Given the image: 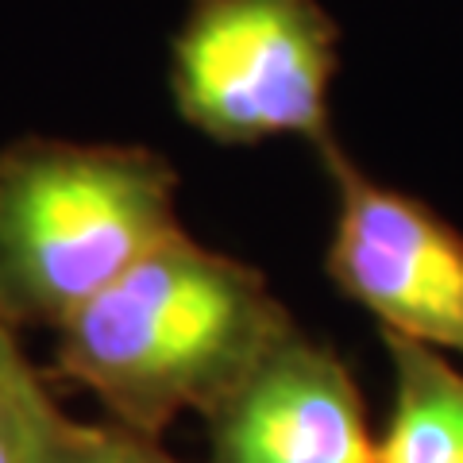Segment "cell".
<instances>
[{
	"label": "cell",
	"instance_id": "4",
	"mask_svg": "<svg viewBox=\"0 0 463 463\" xmlns=\"http://www.w3.org/2000/svg\"><path fill=\"white\" fill-rule=\"evenodd\" d=\"M317 158L336 194L325 248L336 294L367 309L379 332L463 359V232L421 197L367 174L340 139Z\"/></svg>",
	"mask_w": 463,
	"mask_h": 463
},
{
	"label": "cell",
	"instance_id": "9",
	"mask_svg": "<svg viewBox=\"0 0 463 463\" xmlns=\"http://www.w3.org/2000/svg\"><path fill=\"white\" fill-rule=\"evenodd\" d=\"M139 463H182V459H174L170 452H163V444L158 440H139Z\"/></svg>",
	"mask_w": 463,
	"mask_h": 463
},
{
	"label": "cell",
	"instance_id": "1",
	"mask_svg": "<svg viewBox=\"0 0 463 463\" xmlns=\"http://www.w3.org/2000/svg\"><path fill=\"white\" fill-rule=\"evenodd\" d=\"M294 328L263 270L182 228L54 328V371L158 440L182 413L209 417Z\"/></svg>",
	"mask_w": 463,
	"mask_h": 463
},
{
	"label": "cell",
	"instance_id": "2",
	"mask_svg": "<svg viewBox=\"0 0 463 463\" xmlns=\"http://www.w3.org/2000/svg\"><path fill=\"white\" fill-rule=\"evenodd\" d=\"M178 216V170L139 143L24 136L0 151V321L62 328L155 251Z\"/></svg>",
	"mask_w": 463,
	"mask_h": 463
},
{
	"label": "cell",
	"instance_id": "8",
	"mask_svg": "<svg viewBox=\"0 0 463 463\" xmlns=\"http://www.w3.org/2000/svg\"><path fill=\"white\" fill-rule=\"evenodd\" d=\"M139 440L132 432L109 425L74 421L39 463H139Z\"/></svg>",
	"mask_w": 463,
	"mask_h": 463
},
{
	"label": "cell",
	"instance_id": "7",
	"mask_svg": "<svg viewBox=\"0 0 463 463\" xmlns=\"http://www.w3.org/2000/svg\"><path fill=\"white\" fill-rule=\"evenodd\" d=\"M74 425L32 359L20 332L0 321V463H39Z\"/></svg>",
	"mask_w": 463,
	"mask_h": 463
},
{
	"label": "cell",
	"instance_id": "5",
	"mask_svg": "<svg viewBox=\"0 0 463 463\" xmlns=\"http://www.w3.org/2000/svg\"><path fill=\"white\" fill-rule=\"evenodd\" d=\"M205 425L209 463H374L379 456L352 371L301 328L270 347Z\"/></svg>",
	"mask_w": 463,
	"mask_h": 463
},
{
	"label": "cell",
	"instance_id": "3",
	"mask_svg": "<svg viewBox=\"0 0 463 463\" xmlns=\"http://www.w3.org/2000/svg\"><path fill=\"white\" fill-rule=\"evenodd\" d=\"M340 32L317 0H194L170 47L174 109L221 147L336 143Z\"/></svg>",
	"mask_w": 463,
	"mask_h": 463
},
{
	"label": "cell",
	"instance_id": "6",
	"mask_svg": "<svg viewBox=\"0 0 463 463\" xmlns=\"http://www.w3.org/2000/svg\"><path fill=\"white\" fill-rule=\"evenodd\" d=\"M383 347L394 398L374 463H463V371L394 332H383Z\"/></svg>",
	"mask_w": 463,
	"mask_h": 463
}]
</instances>
